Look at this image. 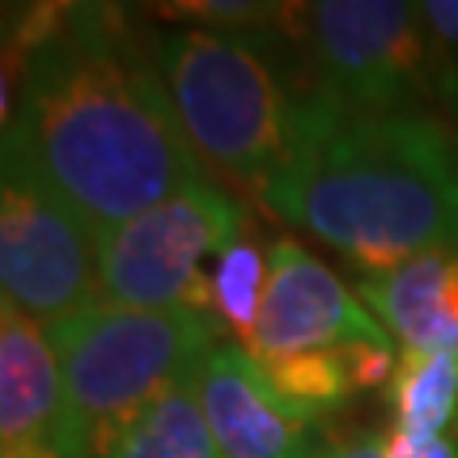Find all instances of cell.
<instances>
[{"label":"cell","instance_id":"6da1fadb","mask_svg":"<svg viewBox=\"0 0 458 458\" xmlns=\"http://www.w3.org/2000/svg\"><path fill=\"white\" fill-rule=\"evenodd\" d=\"M146 20L119 4H38L4 42V161L92 229L207 176L157 69Z\"/></svg>","mask_w":458,"mask_h":458},{"label":"cell","instance_id":"7a4b0ae2","mask_svg":"<svg viewBox=\"0 0 458 458\" xmlns=\"http://www.w3.org/2000/svg\"><path fill=\"white\" fill-rule=\"evenodd\" d=\"M260 207L360 276L458 252L454 134L432 114H355L318 92L302 146Z\"/></svg>","mask_w":458,"mask_h":458},{"label":"cell","instance_id":"3957f363","mask_svg":"<svg viewBox=\"0 0 458 458\" xmlns=\"http://www.w3.org/2000/svg\"><path fill=\"white\" fill-rule=\"evenodd\" d=\"M149 42L199 161L241 199L264 203L318 99L291 20L267 31L176 27L149 31Z\"/></svg>","mask_w":458,"mask_h":458},{"label":"cell","instance_id":"277c9868","mask_svg":"<svg viewBox=\"0 0 458 458\" xmlns=\"http://www.w3.org/2000/svg\"><path fill=\"white\" fill-rule=\"evenodd\" d=\"M62 360L65 432L81 458H104L114 436L157 397L195 382L222 328L195 306L119 310L92 306L50 328Z\"/></svg>","mask_w":458,"mask_h":458},{"label":"cell","instance_id":"5b68a950","mask_svg":"<svg viewBox=\"0 0 458 458\" xmlns=\"http://www.w3.org/2000/svg\"><path fill=\"white\" fill-rule=\"evenodd\" d=\"M291 38L302 50L318 92L336 107L355 114H432L420 4L409 0L294 4Z\"/></svg>","mask_w":458,"mask_h":458},{"label":"cell","instance_id":"8992f818","mask_svg":"<svg viewBox=\"0 0 458 458\" xmlns=\"http://www.w3.org/2000/svg\"><path fill=\"white\" fill-rule=\"evenodd\" d=\"M252 222L245 199L218 176L183 183L165 203L123 222L96 249L99 306L180 310L191 306L210 260Z\"/></svg>","mask_w":458,"mask_h":458},{"label":"cell","instance_id":"52a82bcc","mask_svg":"<svg viewBox=\"0 0 458 458\" xmlns=\"http://www.w3.org/2000/svg\"><path fill=\"white\" fill-rule=\"evenodd\" d=\"M0 286L4 306L47 328L99 306L92 229L8 161L0 180Z\"/></svg>","mask_w":458,"mask_h":458},{"label":"cell","instance_id":"ba28073f","mask_svg":"<svg viewBox=\"0 0 458 458\" xmlns=\"http://www.w3.org/2000/svg\"><path fill=\"white\" fill-rule=\"evenodd\" d=\"M360 344H394V336L325 260L291 237H276L264 306L245 348L260 363H271Z\"/></svg>","mask_w":458,"mask_h":458},{"label":"cell","instance_id":"9c48e42d","mask_svg":"<svg viewBox=\"0 0 458 458\" xmlns=\"http://www.w3.org/2000/svg\"><path fill=\"white\" fill-rule=\"evenodd\" d=\"M195 390L225 458H321L336 443L328 417L286 397L237 340H218Z\"/></svg>","mask_w":458,"mask_h":458},{"label":"cell","instance_id":"30bf717a","mask_svg":"<svg viewBox=\"0 0 458 458\" xmlns=\"http://www.w3.org/2000/svg\"><path fill=\"white\" fill-rule=\"evenodd\" d=\"M65 420V378L50 328L16 306H0V454L42 443H65L73 451Z\"/></svg>","mask_w":458,"mask_h":458},{"label":"cell","instance_id":"8fae6325","mask_svg":"<svg viewBox=\"0 0 458 458\" xmlns=\"http://www.w3.org/2000/svg\"><path fill=\"white\" fill-rule=\"evenodd\" d=\"M363 306L401 352L458 355V252H428L355 279Z\"/></svg>","mask_w":458,"mask_h":458},{"label":"cell","instance_id":"7c38bea8","mask_svg":"<svg viewBox=\"0 0 458 458\" xmlns=\"http://www.w3.org/2000/svg\"><path fill=\"white\" fill-rule=\"evenodd\" d=\"M271 245L276 237H264V229L249 222L229 245L214 256L195 294V310L222 328L225 340L249 344L256 318L264 306V291L271 279Z\"/></svg>","mask_w":458,"mask_h":458},{"label":"cell","instance_id":"4fadbf2b","mask_svg":"<svg viewBox=\"0 0 458 458\" xmlns=\"http://www.w3.org/2000/svg\"><path fill=\"white\" fill-rule=\"evenodd\" d=\"M104 458H225L199 405L195 382H183L123 428Z\"/></svg>","mask_w":458,"mask_h":458},{"label":"cell","instance_id":"5bb4252c","mask_svg":"<svg viewBox=\"0 0 458 458\" xmlns=\"http://www.w3.org/2000/svg\"><path fill=\"white\" fill-rule=\"evenodd\" d=\"M386 390L394 428L412 436H458V355L397 352Z\"/></svg>","mask_w":458,"mask_h":458},{"label":"cell","instance_id":"9a60e30c","mask_svg":"<svg viewBox=\"0 0 458 458\" xmlns=\"http://www.w3.org/2000/svg\"><path fill=\"white\" fill-rule=\"evenodd\" d=\"M428 35V81H432V114L458 134V0L420 4Z\"/></svg>","mask_w":458,"mask_h":458},{"label":"cell","instance_id":"2e32d148","mask_svg":"<svg viewBox=\"0 0 458 458\" xmlns=\"http://www.w3.org/2000/svg\"><path fill=\"white\" fill-rule=\"evenodd\" d=\"M382 458H458V436H412L390 428Z\"/></svg>","mask_w":458,"mask_h":458},{"label":"cell","instance_id":"e0dca14e","mask_svg":"<svg viewBox=\"0 0 458 458\" xmlns=\"http://www.w3.org/2000/svg\"><path fill=\"white\" fill-rule=\"evenodd\" d=\"M386 432H352L336 439L321 458H382Z\"/></svg>","mask_w":458,"mask_h":458},{"label":"cell","instance_id":"ac0fdd59","mask_svg":"<svg viewBox=\"0 0 458 458\" xmlns=\"http://www.w3.org/2000/svg\"><path fill=\"white\" fill-rule=\"evenodd\" d=\"M0 458H77L65 443H42V447H31V451H20V454H0Z\"/></svg>","mask_w":458,"mask_h":458},{"label":"cell","instance_id":"d6986e66","mask_svg":"<svg viewBox=\"0 0 458 458\" xmlns=\"http://www.w3.org/2000/svg\"><path fill=\"white\" fill-rule=\"evenodd\" d=\"M454 134V131H451ZM454 165H458V134H454Z\"/></svg>","mask_w":458,"mask_h":458}]
</instances>
